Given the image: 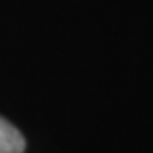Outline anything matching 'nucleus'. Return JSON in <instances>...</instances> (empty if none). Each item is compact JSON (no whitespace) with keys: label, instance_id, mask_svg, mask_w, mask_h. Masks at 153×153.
Returning a JSON list of instances; mask_svg holds the SVG:
<instances>
[{"label":"nucleus","instance_id":"1","mask_svg":"<svg viewBox=\"0 0 153 153\" xmlns=\"http://www.w3.org/2000/svg\"><path fill=\"white\" fill-rule=\"evenodd\" d=\"M26 141L19 129L0 117V153H22Z\"/></svg>","mask_w":153,"mask_h":153}]
</instances>
